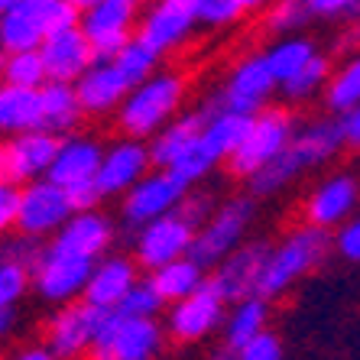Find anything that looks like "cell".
Segmentation results:
<instances>
[{"label": "cell", "instance_id": "obj_28", "mask_svg": "<svg viewBox=\"0 0 360 360\" xmlns=\"http://www.w3.org/2000/svg\"><path fill=\"white\" fill-rule=\"evenodd\" d=\"M42 130L52 136H65L78 134V124L84 120V110L78 104V94H75V84H56V82H46L42 84Z\"/></svg>", "mask_w": 360, "mask_h": 360}, {"label": "cell", "instance_id": "obj_18", "mask_svg": "<svg viewBox=\"0 0 360 360\" xmlns=\"http://www.w3.org/2000/svg\"><path fill=\"white\" fill-rule=\"evenodd\" d=\"M114 237H117V227L108 211H75L68 224L62 227L59 234L52 237L46 247L56 253H68V257H78V260L98 263L104 260L114 247Z\"/></svg>", "mask_w": 360, "mask_h": 360}, {"label": "cell", "instance_id": "obj_49", "mask_svg": "<svg viewBox=\"0 0 360 360\" xmlns=\"http://www.w3.org/2000/svg\"><path fill=\"white\" fill-rule=\"evenodd\" d=\"M341 124V134H344V146L347 150H360V104L354 110H347L344 117H338Z\"/></svg>", "mask_w": 360, "mask_h": 360}, {"label": "cell", "instance_id": "obj_8", "mask_svg": "<svg viewBox=\"0 0 360 360\" xmlns=\"http://www.w3.org/2000/svg\"><path fill=\"white\" fill-rule=\"evenodd\" d=\"M279 91L276 78L269 75V65L263 59V52H247L231 65L221 91L214 94L218 108L227 114H237V117L253 120L257 114L269 108L273 94Z\"/></svg>", "mask_w": 360, "mask_h": 360}, {"label": "cell", "instance_id": "obj_19", "mask_svg": "<svg viewBox=\"0 0 360 360\" xmlns=\"http://www.w3.org/2000/svg\"><path fill=\"white\" fill-rule=\"evenodd\" d=\"M153 172V160H150V146L140 140H114L110 146H104V160L98 169V195L104 198H124L140 179H146Z\"/></svg>", "mask_w": 360, "mask_h": 360}, {"label": "cell", "instance_id": "obj_9", "mask_svg": "<svg viewBox=\"0 0 360 360\" xmlns=\"http://www.w3.org/2000/svg\"><path fill=\"white\" fill-rule=\"evenodd\" d=\"M227 319V299L218 292V285L208 283L188 299L166 309V338L176 344H201L211 335H218Z\"/></svg>", "mask_w": 360, "mask_h": 360}, {"label": "cell", "instance_id": "obj_55", "mask_svg": "<svg viewBox=\"0 0 360 360\" xmlns=\"http://www.w3.org/2000/svg\"><path fill=\"white\" fill-rule=\"evenodd\" d=\"M0 10H4V0H0Z\"/></svg>", "mask_w": 360, "mask_h": 360}, {"label": "cell", "instance_id": "obj_35", "mask_svg": "<svg viewBox=\"0 0 360 360\" xmlns=\"http://www.w3.org/2000/svg\"><path fill=\"white\" fill-rule=\"evenodd\" d=\"M46 65H42L39 52H17V56H4L0 65V88H23V91H42Z\"/></svg>", "mask_w": 360, "mask_h": 360}, {"label": "cell", "instance_id": "obj_26", "mask_svg": "<svg viewBox=\"0 0 360 360\" xmlns=\"http://www.w3.org/2000/svg\"><path fill=\"white\" fill-rule=\"evenodd\" d=\"M344 150V134L338 117H315L309 124H302L295 130L289 153L299 160L302 169H319L338 160V153Z\"/></svg>", "mask_w": 360, "mask_h": 360}, {"label": "cell", "instance_id": "obj_13", "mask_svg": "<svg viewBox=\"0 0 360 360\" xmlns=\"http://www.w3.org/2000/svg\"><path fill=\"white\" fill-rule=\"evenodd\" d=\"M59 143H62L59 136L46 134V130L0 140V185L23 188L30 182L46 179L56 153H59Z\"/></svg>", "mask_w": 360, "mask_h": 360}, {"label": "cell", "instance_id": "obj_24", "mask_svg": "<svg viewBox=\"0 0 360 360\" xmlns=\"http://www.w3.org/2000/svg\"><path fill=\"white\" fill-rule=\"evenodd\" d=\"M46 20H42V0H4L0 10V52H39L46 42Z\"/></svg>", "mask_w": 360, "mask_h": 360}, {"label": "cell", "instance_id": "obj_22", "mask_svg": "<svg viewBox=\"0 0 360 360\" xmlns=\"http://www.w3.org/2000/svg\"><path fill=\"white\" fill-rule=\"evenodd\" d=\"M136 283H140V266L134 263V257L108 253L104 260H98L91 266V279H88L82 302H88L101 311H117L120 302L130 295V289Z\"/></svg>", "mask_w": 360, "mask_h": 360}, {"label": "cell", "instance_id": "obj_39", "mask_svg": "<svg viewBox=\"0 0 360 360\" xmlns=\"http://www.w3.org/2000/svg\"><path fill=\"white\" fill-rule=\"evenodd\" d=\"M305 23H311L305 0H279V4L266 7V13H263V26H266L276 39H283V36H299V30Z\"/></svg>", "mask_w": 360, "mask_h": 360}, {"label": "cell", "instance_id": "obj_7", "mask_svg": "<svg viewBox=\"0 0 360 360\" xmlns=\"http://www.w3.org/2000/svg\"><path fill=\"white\" fill-rule=\"evenodd\" d=\"M140 13L143 7L134 4V0H91V4H82L78 30H82L88 46H91L94 59L98 62L114 59L127 42L136 36Z\"/></svg>", "mask_w": 360, "mask_h": 360}, {"label": "cell", "instance_id": "obj_15", "mask_svg": "<svg viewBox=\"0 0 360 360\" xmlns=\"http://www.w3.org/2000/svg\"><path fill=\"white\" fill-rule=\"evenodd\" d=\"M192 192L188 185H182L172 172H162V169H153L146 179L130 188L120 201V218L127 227L143 231L153 221L166 218V214H176L179 205L185 201V195Z\"/></svg>", "mask_w": 360, "mask_h": 360}, {"label": "cell", "instance_id": "obj_6", "mask_svg": "<svg viewBox=\"0 0 360 360\" xmlns=\"http://www.w3.org/2000/svg\"><path fill=\"white\" fill-rule=\"evenodd\" d=\"M166 344V328L160 321L124 319L110 311L94 335L84 360H156Z\"/></svg>", "mask_w": 360, "mask_h": 360}, {"label": "cell", "instance_id": "obj_21", "mask_svg": "<svg viewBox=\"0 0 360 360\" xmlns=\"http://www.w3.org/2000/svg\"><path fill=\"white\" fill-rule=\"evenodd\" d=\"M101 160H104V143L91 134H72L59 143V153L52 160L49 182L59 185L62 192H78V188H91L98 179Z\"/></svg>", "mask_w": 360, "mask_h": 360}, {"label": "cell", "instance_id": "obj_12", "mask_svg": "<svg viewBox=\"0 0 360 360\" xmlns=\"http://www.w3.org/2000/svg\"><path fill=\"white\" fill-rule=\"evenodd\" d=\"M75 214L68 195L49 179L30 182L20 188V211H17V234L30 240H52L68 218Z\"/></svg>", "mask_w": 360, "mask_h": 360}, {"label": "cell", "instance_id": "obj_14", "mask_svg": "<svg viewBox=\"0 0 360 360\" xmlns=\"http://www.w3.org/2000/svg\"><path fill=\"white\" fill-rule=\"evenodd\" d=\"M198 20H195V0H156L140 13L136 23V39L156 56L179 52L185 42L195 36Z\"/></svg>", "mask_w": 360, "mask_h": 360}, {"label": "cell", "instance_id": "obj_16", "mask_svg": "<svg viewBox=\"0 0 360 360\" xmlns=\"http://www.w3.org/2000/svg\"><path fill=\"white\" fill-rule=\"evenodd\" d=\"M195 231L182 214H166V218L153 221L146 224L143 231H136L134 237V263L146 273H156L160 266L166 263H176L182 257L192 253V243H195Z\"/></svg>", "mask_w": 360, "mask_h": 360}, {"label": "cell", "instance_id": "obj_47", "mask_svg": "<svg viewBox=\"0 0 360 360\" xmlns=\"http://www.w3.org/2000/svg\"><path fill=\"white\" fill-rule=\"evenodd\" d=\"M214 208H218V205H214V198H211L208 192H195V188H192V192L185 195L182 205H179V214H182V218L188 221L195 231H198V227L205 224L211 214H214Z\"/></svg>", "mask_w": 360, "mask_h": 360}, {"label": "cell", "instance_id": "obj_34", "mask_svg": "<svg viewBox=\"0 0 360 360\" xmlns=\"http://www.w3.org/2000/svg\"><path fill=\"white\" fill-rule=\"evenodd\" d=\"M331 72H335L331 59H328L325 52H319L309 65L302 68L299 75H292L285 84H279V91H283V98L289 101V104H305V101H315V98H321V94H325V84H328V78H331Z\"/></svg>", "mask_w": 360, "mask_h": 360}, {"label": "cell", "instance_id": "obj_45", "mask_svg": "<svg viewBox=\"0 0 360 360\" xmlns=\"http://www.w3.org/2000/svg\"><path fill=\"white\" fill-rule=\"evenodd\" d=\"M234 360H285V344L276 331H263L250 344H243L240 351L231 354Z\"/></svg>", "mask_w": 360, "mask_h": 360}, {"label": "cell", "instance_id": "obj_37", "mask_svg": "<svg viewBox=\"0 0 360 360\" xmlns=\"http://www.w3.org/2000/svg\"><path fill=\"white\" fill-rule=\"evenodd\" d=\"M257 10V0H195V20L205 30H231Z\"/></svg>", "mask_w": 360, "mask_h": 360}, {"label": "cell", "instance_id": "obj_30", "mask_svg": "<svg viewBox=\"0 0 360 360\" xmlns=\"http://www.w3.org/2000/svg\"><path fill=\"white\" fill-rule=\"evenodd\" d=\"M146 283L156 289V295H160L166 305H176V302L188 299L192 292H198L201 285L208 283V273H205L192 257H182V260L166 263V266H160L156 273H150Z\"/></svg>", "mask_w": 360, "mask_h": 360}, {"label": "cell", "instance_id": "obj_52", "mask_svg": "<svg viewBox=\"0 0 360 360\" xmlns=\"http://www.w3.org/2000/svg\"><path fill=\"white\" fill-rule=\"evenodd\" d=\"M354 42H360V20L354 23Z\"/></svg>", "mask_w": 360, "mask_h": 360}, {"label": "cell", "instance_id": "obj_31", "mask_svg": "<svg viewBox=\"0 0 360 360\" xmlns=\"http://www.w3.org/2000/svg\"><path fill=\"white\" fill-rule=\"evenodd\" d=\"M42 130V98L39 91L0 88V134L20 136Z\"/></svg>", "mask_w": 360, "mask_h": 360}, {"label": "cell", "instance_id": "obj_32", "mask_svg": "<svg viewBox=\"0 0 360 360\" xmlns=\"http://www.w3.org/2000/svg\"><path fill=\"white\" fill-rule=\"evenodd\" d=\"M319 46L309 36H283V39H273L263 49V59L269 65V75L276 78V84H285L292 75H299L302 68L309 65L315 56H319Z\"/></svg>", "mask_w": 360, "mask_h": 360}, {"label": "cell", "instance_id": "obj_38", "mask_svg": "<svg viewBox=\"0 0 360 360\" xmlns=\"http://www.w3.org/2000/svg\"><path fill=\"white\" fill-rule=\"evenodd\" d=\"M110 62L120 68V75H124L127 82L134 84V88H136L140 82H146L150 75H156V72H160V56L146 49V46H143L136 36L127 42L124 49H120Z\"/></svg>", "mask_w": 360, "mask_h": 360}, {"label": "cell", "instance_id": "obj_54", "mask_svg": "<svg viewBox=\"0 0 360 360\" xmlns=\"http://www.w3.org/2000/svg\"><path fill=\"white\" fill-rule=\"evenodd\" d=\"M0 65H4V52H0Z\"/></svg>", "mask_w": 360, "mask_h": 360}, {"label": "cell", "instance_id": "obj_1", "mask_svg": "<svg viewBox=\"0 0 360 360\" xmlns=\"http://www.w3.org/2000/svg\"><path fill=\"white\" fill-rule=\"evenodd\" d=\"M188 98V78L179 68H160L156 75L130 88L127 101L117 110V130L127 140L150 143L162 127L182 114V104Z\"/></svg>", "mask_w": 360, "mask_h": 360}, {"label": "cell", "instance_id": "obj_2", "mask_svg": "<svg viewBox=\"0 0 360 360\" xmlns=\"http://www.w3.org/2000/svg\"><path fill=\"white\" fill-rule=\"evenodd\" d=\"M331 253H335L331 234H325V231H315V227H309V224L285 231L283 240H276L273 250H269V260L260 276L257 295L266 302L279 299V295L289 292L299 279L315 273Z\"/></svg>", "mask_w": 360, "mask_h": 360}, {"label": "cell", "instance_id": "obj_11", "mask_svg": "<svg viewBox=\"0 0 360 360\" xmlns=\"http://www.w3.org/2000/svg\"><path fill=\"white\" fill-rule=\"evenodd\" d=\"M360 205V182L354 172H335V176L321 179L309 188L302 198V221L315 231L335 234L341 224L357 214Z\"/></svg>", "mask_w": 360, "mask_h": 360}, {"label": "cell", "instance_id": "obj_25", "mask_svg": "<svg viewBox=\"0 0 360 360\" xmlns=\"http://www.w3.org/2000/svg\"><path fill=\"white\" fill-rule=\"evenodd\" d=\"M134 84L120 75V68L114 62H94L88 72L75 82V94L84 114L91 117H104V114H117L120 104L127 101Z\"/></svg>", "mask_w": 360, "mask_h": 360}, {"label": "cell", "instance_id": "obj_53", "mask_svg": "<svg viewBox=\"0 0 360 360\" xmlns=\"http://www.w3.org/2000/svg\"><path fill=\"white\" fill-rule=\"evenodd\" d=\"M211 360H234V357H227V354H218V357H211Z\"/></svg>", "mask_w": 360, "mask_h": 360}, {"label": "cell", "instance_id": "obj_29", "mask_svg": "<svg viewBox=\"0 0 360 360\" xmlns=\"http://www.w3.org/2000/svg\"><path fill=\"white\" fill-rule=\"evenodd\" d=\"M263 331H269V302L253 295V299L234 302L227 309L224 328H221V338H224V347L231 354L240 351L243 344H250L253 338H260Z\"/></svg>", "mask_w": 360, "mask_h": 360}, {"label": "cell", "instance_id": "obj_51", "mask_svg": "<svg viewBox=\"0 0 360 360\" xmlns=\"http://www.w3.org/2000/svg\"><path fill=\"white\" fill-rule=\"evenodd\" d=\"M13 328H17V311H0V341L13 335Z\"/></svg>", "mask_w": 360, "mask_h": 360}, {"label": "cell", "instance_id": "obj_44", "mask_svg": "<svg viewBox=\"0 0 360 360\" xmlns=\"http://www.w3.org/2000/svg\"><path fill=\"white\" fill-rule=\"evenodd\" d=\"M42 20H46V33H62L72 30L82 20V4L75 0H42Z\"/></svg>", "mask_w": 360, "mask_h": 360}, {"label": "cell", "instance_id": "obj_43", "mask_svg": "<svg viewBox=\"0 0 360 360\" xmlns=\"http://www.w3.org/2000/svg\"><path fill=\"white\" fill-rule=\"evenodd\" d=\"M309 17L319 23H357L360 0H305Z\"/></svg>", "mask_w": 360, "mask_h": 360}, {"label": "cell", "instance_id": "obj_5", "mask_svg": "<svg viewBox=\"0 0 360 360\" xmlns=\"http://www.w3.org/2000/svg\"><path fill=\"white\" fill-rule=\"evenodd\" d=\"M253 218H257V198H250V195H234V198L221 201L214 214L198 227L188 257L205 273L218 269L240 243H247V231L253 227Z\"/></svg>", "mask_w": 360, "mask_h": 360}, {"label": "cell", "instance_id": "obj_4", "mask_svg": "<svg viewBox=\"0 0 360 360\" xmlns=\"http://www.w3.org/2000/svg\"><path fill=\"white\" fill-rule=\"evenodd\" d=\"M295 130V114L289 108H276V104H269L263 114L247 124V134H243L240 146L231 153V160L224 162L227 172L234 179H243V182H250L263 166L276 160L279 153L289 150V143H292Z\"/></svg>", "mask_w": 360, "mask_h": 360}, {"label": "cell", "instance_id": "obj_3", "mask_svg": "<svg viewBox=\"0 0 360 360\" xmlns=\"http://www.w3.org/2000/svg\"><path fill=\"white\" fill-rule=\"evenodd\" d=\"M201 110H205V127H201L198 143L192 146V153H185L182 160L169 169V172L182 185H188V188L205 182L214 169L231 160V153L240 146L243 134H247V124H250L247 117H237V114L221 110L214 98H211L208 104H201Z\"/></svg>", "mask_w": 360, "mask_h": 360}, {"label": "cell", "instance_id": "obj_50", "mask_svg": "<svg viewBox=\"0 0 360 360\" xmlns=\"http://www.w3.org/2000/svg\"><path fill=\"white\" fill-rule=\"evenodd\" d=\"M7 360H56V357L49 354L46 344H26V347H17Z\"/></svg>", "mask_w": 360, "mask_h": 360}, {"label": "cell", "instance_id": "obj_33", "mask_svg": "<svg viewBox=\"0 0 360 360\" xmlns=\"http://www.w3.org/2000/svg\"><path fill=\"white\" fill-rule=\"evenodd\" d=\"M321 101H325L331 117H344L347 110H354L360 104V49L351 52L341 65H335Z\"/></svg>", "mask_w": 360, "mask_h": 360}, {"label": "cell", "instance_id": "obj_17", "mask_svg": "<svg viewBox=\"0 0 360 360\" xmlns=\"http://www.w3.org/2000/svg\"><path fill=\"white\" fill-rule=\"evenodd\" d=\"M91 266L94 263L68 257V253H56L46 247L42 263L33 273L36 295H39L42 302L56 305V309L75 305V302L84 299V289H88V279H91Z\"/></svg>", "mask_w": 360, "mask_h": 360}, {"label": "cell", "instance_id": "obj_42", "mask_svg": "<svg viewBox=\"0 0 360 360\" xmlns=\"http://www.w3.org/2000/svg\"><path fill=\"white\" fill-rule=\"evenodd\" d=\"M42 253H46V243L42 240H30V237H7V240L0 243V260L7 263H17L23 266L30 276L36 273V266L42 263Z\"/></svg>", "mask_w": 360, "mask_h": 360}, {"label": "cell", "instance_id": "obj_20", "mask_svg": "<svg viewBox=\"0 0 360 360\" xmlns=\"http://www.w3.org/2000/svg\"><path fill=\"white\" fill-rule=\"evenodd\" d=\"M269 250H273V243L263 240V237H257V240L240 243V247H237V250L214 269L211 283L218 285V292L227 299V305L257 295V289H260V276H263L266 260H269Z\"/></svg>", "mask_w": 360, "mask_h": 360}, {"label": "cell", "instance_id": "obj_46", "mask_svg": "<svg viewBox=\"0 0 360 360\" xmlns=\"http://www.w3.org/2000/svg\"><path fill=\"white\" fill-rule=\"evenodd\" d=\"M331 247H335V253L344 263L360 266V214H354L347 224H341L331 234Z\"/></svg>", "mask_w": 360, "mask_h": 360}, {"label": "cell", "instance_id": "obj_27", "mask_svg": "<svg viewBox=\"0 0 360 360\" xmlns=\"http://www.w3.org/2000/svg\"><path fill=\"white\" fill-rule=\"evenodd\" d=\"M201 127H205V110L201 108L198 110H185V114H179L169 127H162L160 134L146 143V146H150L153 169L169 172V169L182 160L185 153H192V146L201 136Z\"/></svg>", "mask_w": 360, "mask_h": 360}, {"label": "cell", "instance_id": "obj_41", "mask_svg": "<svg viewBox=\"0 0 360 360\" xmlns=\"http://www.w3.org/2000/svg\"><path fill=\"white\" fill-rule=\"evenodd\" d=\"M30 289H33V276L23 266L0 260V311H17Z\"/></svg>", "mask_w": 360, "mask_h": 360}, {"label": "cell", "instance_id": "obj_23", "mask_svg": "<svg viewBox=\"0 0 360 360\" xmlns=\"http://www.w3.org/2000/svg\"><path fill=\"white\" fill-rule=\"evenodd\" d=\"M39 56H42V65H46V78L56 84H75L98 62L78 26L46 36Z\"/></svg>", "mask_w": 360, "mask_h": 360}, {"label": "cell", "instance_id": "obj_48", "mask_svg": "<svg viewBox=\"0 0 360 360\" xmlns=\"http://www.w3.org/2000/svg\"><path fill=\"white\" fill-rule=\"evenodd\" d=\"M17 211H20V188L0 185V240L17 231Z\"/></svg>", "mask_w": 360, "mask_h": 360}, {"label": "cell", "instance_id": "obj_40", "mask_svg": "<svg viewBox=\"0 0 360 360\" xmlns=\"http://www.w3.org/2000/svg\"><path fill=\"white\" fill-rule=\"evenodd\" d=\"M169 305L156 295V289H153L146 279H140V283L130 289V295H127L124 302H120L117 315H124V319H146V321H160V315L166 311Z\"/></svg>", "mask_w": 360, "mask_h": 360}, {"label": "cell", "instance_id": "obj_10", "mask_svg": "<svg viewBox=\"0 0 360 360\" xmlns=\"http://www.w3.org/2000/svg\"><path fill=\"white\" fill-rule=\"evenodd\" d=\"M108 315L110 311H101L88 302L62 305L42 325V344L49 347V354L56 360H84L91 351L94 335L101 331Z\"/></svg>", "mask_w": 360, "mask_h": 360}, {"label": "cell", "instance_id": "obj_36", "mask_svg": "<svg viewBox=\"0 0 360 360\" xmlns=\"http://www.w3.org/2000/svg\"><path fill=\"white\" fill-rule=\"evenodd\" d=\"M302 172H305V169L299 166V160H295L292 153H289V150L279 153L276 160L269 162V166H263L260 172L247 182L250 198H269V195H279L283 188H289V185L302 176Z\"/></svg>", "mask_w": 360, "mask_h": 360}]
</instances>
